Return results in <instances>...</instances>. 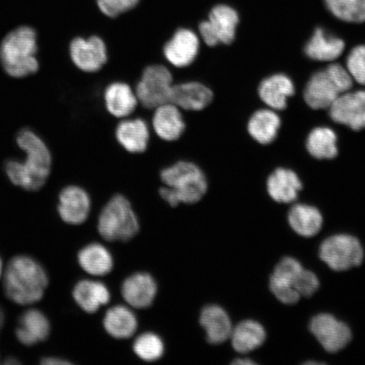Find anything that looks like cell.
<instances>
[{
  "label": "cell",
  "instance_id": "ab89813d",
  "mask_svg": "<svg viewBox=\"0 0 365 365\" xmlns=\"http://www.w3.org/2000/svg\"><path fill=\"white\" fill-rule=\"evenodd\" d=\"M6 312H4V309L0 307V333H1L3 330V327H4V324H6ZM1 355H0V363H1Z\"/></svg>",
  "mask_w": 365,
  "mask_h": 365
},
{
  "label": "cell",
  "instance_id": "2e32d148",
  "mask_svg": "<svg viewBox=\"0 0 365 365\" xmlns=\"http://www.w3.org/2000/svg\"><path fill=\"white\" fill-rule=\"evenodd\" d=\"M342 93L339 82L327 68L312 76L305 88L304 98L310 108L326 109Z\"/></svg>",
  "mask_w": 365,
  "mask_h": 365
},
{
  "label": "cell",
  "instance_id": "277c9868",
  "mask_svg": "<svg viewBox=\"0 0 365 365\" xmlns=\"http://www.w3.org/2000/svg\"><path fill=\"white\" fill-rule=\"evenodd\" d=\"M38 51V35L33 27H17L0 43V65L13 78H25L39 70Z\"/></svg>",
  "mask_w": 365,
  "mask_h": 365
},
{
  "label": "cell",
  "instance_id": "30bf717a",
  "mask_svg": "<svg viewBox=\"0 0 365 365\" xmlns=\"http://www.w3.org/2000/svg\"><path fill=\"white\" fill-rule=\"evenodd\" d=\"M68 53L75 66L85 73L99 71L108 59L106 43L98 36L73 39Z\"/></svg>",
  "mask_w": 365,
  "mask_h": 365
},
{
  "label": "cell",
  "instance_id": "9a60e30c",
  "mask_svg": "<svg viewBox=\"0 0 365 365\" xmlns=\"http://www.w3.org/2000/svg\"><path fill=\"white\" fill-rule=\"evenodd\" d=\"M200 50V39L193 31L180 29L163 46L166 61L176 68L192 65Z\"/></svg>",
  "mask_w": 365,
  "mask_h": 365
},
{
  "label": "cell",
  "instance_id": "e0dca14e",
  "mask_svg": "<svg viewBox=\"0 0 365 365\" xmlns=\"http://www.w3.org/2000/svg\"><path fill=\"white\" fill-rule=\"evenodd\" d=\"M214 98L213 91L199 81L173 84L170 102L182 110L199 112L207 108Z\"/></svg>",
  "mask_w": 365,
  "mask_h": 365
},
{
  "label": "cell",
  "instance_id": "f35d334b",
  "mask_svg": "<svg viewBox=\"0 0 365 365\" xmlns=\"http://www.w3.org/2000/svg\"><path fill=\"white\" fill-rule=\"evenodd\" d=\"M1 363L6 365L21 364V361L16 356H8V357L1 359Z\"/></svg>",
  "mask_w": 365,
  "mask_h": 365
},
{
  "label": "cell",
  "instance_id": "3957f363",
  "mask_svg": "<svg viewBox=\"0 0 365 365\" xmlns=\"http://www.w3.org/2000/svg\"><path fill=\"white\" fill-rule=\"evenodd\" d=\"M160 178L164 184L159 190L160 196L173 207L181 203H197L208 190L207 177L192 162H177L164 168Z\"/></svg>",
  "mask_w": 365,
  "mask_h": 365
},
{
  "label": "cell",
  "instance_id": "cb8c5ba5",
  "mask_svg": "<svg viewBox=\"0 0 365 365\" xmlns=\"http://www.w3.org/2000/svg\"><path fill=\"white\" fill-rule=\"evenodd\" d=\"M72 295L76 304L88 314L98 312L111 299L110 292L103 282L86 279L77 282Z\"/></svg>",
  "mask_w": 365,
  "mask_h": 365
},
{
  "label": "cell",
  "instance_id": "1f68e13d",
  "mask_svg": "<svg viewBox=\"0 0 365 365\" xmlns=\"http://www.w3.org/2000/svg\"><path fill=\"white\" fill-rule=\"evenodd\" d=\"M337 136L334 131L328 127H318L310 132L307 148L312 157L317 159H332L339 154Z\"/></svg>",
  "mask_w": 365,
  "mask_h": 365
},
{
  "label": "cell",
  "instance_id": "74e56055",
  "mask_svg": "<svg viewBox=\"0 0 365 365\" xmlns=\"http://www.w3.org/2000/svg\"><path fill=\"white\" fill-rule=\"evenodd\" d=\"M40 364L43 365H70L71 362L66 359L56 357V356H46L40 359Z\"/></svg>",
  "mask_w": 365,
  "mask_h": 365
},
{
  "label": "cell",
  "instance_id": "60d3db41",
  "mask_svg": "<svg viewBox=\"0 0 365 365\" xmlns=\"http://www.w3.org/2000/svg\"><path fill=\"white\" fill-rule=\"evenodd\" d=\"M234 364H244V365H253L255 364L252 360H250L249 359H236L234 362H232Z\"/></svg>",
  "mask_w": 365,
  "mask_h": 365
},
{
  "label": "cell",
  "instance_id": "5b68a950",
  "mask_svg": "<svg viewBox=\"0 0 365 365\" xmlns=\"http://www.w3.org/2000/svg\"><path fill=\"white\" fill-rule=\"evenodd\" d=\"M100 235L107 241H128L140 230L138 218L129 200L116 195L105 205L98 223Z\"/></svg>",
  "mask_w": 365,
  "mask_h": 365
},
{
  "label": "cell",
  "instance_id": "7a4b0ae2",
  "mask_svg": "<svg viewBox=\"0 0 365 365\" xmlns=\"http://www.w3.org/2000/svg\"><path fill=\"white\" fill-rule=\"evenodd\" d=\"M1 282L7 299L19 307H29L43 299L49 277L38 259L30 255L19 254L6 264Z\"/></svg>",
  "mask_w": 365,
  "mask_h": 365
},
{
  "label": "cell",
  "instance_id": "83f0119b",
  "mask_svg": "<svg viewBox=\"0 0 365 365\" xmlns=\"http://www.w3.org/2000/svg\"><path fill=\"white\" fill-rule=\"evenodd\" d=\"M82 270L91 276L108 275L113 267L112 255L106 247L98 243L85 246L77 255Z\"/></svg>",
  "mask_w": 365,
  "mask_h": 365
},
{
  "label": "cell",
  "instance_id": "d6986e66",
  "mask_svg": "<svg viewBox=\"0 0 365 365\" xmlns=\"http://www.w3.org/2000/svg\"><path fill=\"white\" fill-rule=\"evenodd\" d=\"M152 124L155 133L168 143L179 140L186 129L181 109L170 102L154 109Z\"/></svg>",
  "mask_w": 365,
  "mask_h": 365
},
{
  "label": "cell",
  "instance_id": "4316f807",
  "mask_svg": "<svg viewBox=\"0 0 365 365\" xmlns=\"http://www.w3.org/2000/svg\"><path fill=\"white\" fill-rule=\"evenodd\" d=\"M104 329L116 339H130L138 327L135 314L124 305L109 309L103 319Z\"/></svg>",
  "mask_w": 365,
  "mask_h": 365
},
{
  "label": "cell",
  "instance_id": "e575fe53",
  "mask_svg": "<svg viewBox=\"0 0 365 365\" xmlns=\"http://www.w3.org/2000/svg\"><path fill=\"white\" fill-rule=\"evenodd\" d=\"M346 70L354 81L365 85V45L355 47L346 58Z\"/></svg>",
  "mask_w": 365,
  "mask_h": 365
},
{
  "label": "cell",
  "instance_id": "b9f144b4",
  "mask_svg": "<svg viewBox=\"0 0 365 365\" xmlns=\"http://www.w3.org/2000/svg\"><path fill=\"white\" fill-rule=\"evenodd\" d=\"M4 268H6V264H4L3 258L0 257V281L2 280V277L4 272Z\"/></svg>",
  "mask_w": 365,
  "mask_h": 365
},
{
  "label": "cell",
  "instance_id": "9c48e42d",
  "mask_svg": "<svg viewBox=\"0 0 365 365\" xmlns=\"http://www.w3.org/2000/svg\"><path fill=\"white\" fill-rule=\"evenodd\" d=\"M309 328L323 349L331 354L344 349L352 339L349 326L330 314H317L312 319Z\"/></svg>",
  "mask_w": 365,
  "mask_h": 365
},
{
  "label": "cell",
  "instance_id": "603a6c76",
  "mask_svg": "<svg viewBox=\"0 0 365 365\" xmlns=\"http://www.w3.org/2000/svg\"><path fill=\"white\" fill-rule=\"evenodd\" d=\"M267 191L272 199L278 203H291L298 198L303 188L298 175L287 168H277L269 176Z\"/></svg>",
  "mask_w": 365,
  "mask_h": 365
},
{
  "label": "cell",
  "instance_id": "d590c367",
  "mask_svg": "<svg viewBox=\"0 0 365 365\" xmlns=\"http://www.w3.org/2000/svg\"><path fill=\"white\" fill-rule=\"evenodd\" d=\"M139 0H98L99 10L110 18H115L134 9Z\"/></svg>",
  "mask_w": 365,
  "mask_h": 365
},
{
  "label": "cell",
  "instance_id": "44dd1931",
  "mask_svg": "<svg viewBox=\"0 0 365 365\" xmlns=\"http://www.w3.org/2000/svg\"><path fill=\"white\" fill-rule=\"evenodd\" d=\"M200 324L209 344H221L230 339L232 326L230 316L216 304L207 305L200 316Z\"/></svg>",
  "mask_w": 365,
  "mask_h": 365
},
{
  "label": "cell",
  "instance_id": "484cf974",
  "mask_svg": "<svg viewBox=\"0 0 365 365\" xmlns=\"http://www.w3.org/2000/svg\"><path fill=\"white\" fill-rule=\"evenodd\" d=\"M344 48V40L317 29L305 46L304 52L313 61L331 62L341 56Z\"/></svg>",
  "mask_w": 365,
  "mask_h": 365
},
{
  "label": "cell",
  "instance_id": "ac0fdd59",
  "mask_svg": "<svg viewBox=\"0 0 365 365\" xmlns=\"http://www.w3.org/2000/svg\"><path fill=\"white\" fill-rule=\"evenodd\" d=\"M158 285L148 273L138 272L123 282L121 294L125 302L135 309H147L156 299Z\"/></svg>",
  "mask_w": 365,
  "mask_h": 365
},
{
  "label": "cell",
  "instance_id": "d6a6232c",
  "mask_svg": "<svg viewBox=\"0 0 365 365\" xmlns=\"http://www.w3.org/2000/svg\"><path fill=\"white\" fill-rule=\"evenodd\" d=\"M333 16L342 21L365 22V0H324Z\"/></svg>",
  "mask_w": 365,
  "mask_h": 365
},
{
  "label": "cell",
  "instance_id": "5bb4252c",
  "mask_svg": "<svg viewBox=\"0 0 365 365\" xmlns=\"http://www.w3.org/2000/svg\"><path fill=\"white\" fill-rule=\"evenodd\" d=\"M91 211V199L80 186L68 185L58 195L57 212L63 222L81 225L88 220Z\"/></svg>",
  "mask_w": 365,
  "mask_h": 365
},
{
  "label": "cell",
  "instance_id": "8d00e7d4",
  "mask_svg": "<svg viewBox=\"0 0 365 365\" xmlns=\"http://www.w3.org/2000/svg\"><path fill=\"white\" fill-rule=\"evenodd\" d=\"M319 282L316 274L304 268L295 282V289L300 297L312 296L318 290Z\"/></svg>",
  "mask_w": 365,
  "mask_h": 365
},
{
  "label": "cell",
  "instance_id": "ba28073f",
  "mask_svg": "<svg viewBox=\"0 0 365 365\" xmlns=\"http://www.w3.org/2000/svg\"><path fill=\"white\" fill-rule=\"evenodd\" d=\"M240 16L234 8L218 4L209 14L208 20L200 22L199 34L205 45L216 47L234 42Z\"/></svg>",
  "mask_w": 365,
  "mask_h": 365
},
{
  "label": "cell",
  "instance_id": "52a82bcc",
  "mask_svg": "<svg viewBox=\"0 0 365 365\" xmlns=\"http://www.w3.org/2000/svg\"><path fill=\"white\" fill-rule=\"evenodd\" d=\"M319 258L336 272L358 267L364 259V249L355 237L336 235L329 237L319 247Z\"/></svg>",
  "mask_w": 365,
  "mask_h": 365
},
{
  "label": "cell",
  "instance_id": "4fadbf2b",
  "mask_svg": "<svg viewBox=\"0 0 365 365\" xmlns=\"http://www.w3.org/2000/svg\"><path fill=\"white\" fill-rule=\"evenodd\" d=\"M332 120L354 130L365 129V91L342 93L331 104Z\"/></svg>",
  "mask_w": 365,
  "mask_h": 365
},
{
  "label": "cell",
  "instance_id": "8fae6325",
  "mask_svg": "<svg viewBox=\"0 0 365 365\" xmlns=\"http://www.w3.org/2000/svg\"><path fill=\"white\" fill-rule=\"evenodd\" d=\"M51 333V323L42 309L27 307L17 319L15 336L22 346H34L47 341Z\"/></svg>",
  "mask_w": 365,
  "mask_h": 365
},
{
  "label": "cell",
  "instance_id": "6da1fadb",
  "mask_svg": "<svg viewBox=\"0 0 365 365\" xmlns=\"http://www.w3.org/2000/svg\"><path fill=\"white\" fill-rule=\"evenodd\" d=\"M16 144L25 153L23 160L9 159L4 172L12 185L36 192L42 190L52 170L53 158L47 144L33 130L18 132Z\"/></svg>",
  "mask_w": 365,
  "mask_h": 365
},
{
  "label": "cell",
  "instance_id": "7402d4cb",
  "mask_svg": "<svg viewBox=\"0 0 365 365\" xmlns=\"http://www.w3.org/2000/svg\"><path fill=\"white\" fill-rule=\"evenodd\" d=\"M104 104L107 111L117 118H126L138 105L135 91L125 82H113L104 91Z\"/></svg>",
  "mask_w": 365,
  "mask_h": 365
},
{
  "label": "cell",
  "instance_id": "8992f818",
  "mask_svg": "<svg viewBox=\"0 0 365 365\" xmlns=\"http://www.w3.org/2000/svg\"><path fill=\"white\" fill-rule=\"evenodd\" d=\"M173 86L170 71L163 65H152L143 71L135 93L141 106L155 109L170 102Z\"/></svg>",
  "mask_w": 365,
  "mask_h": 365
},
{
  "label": "cell",
  "instance_id": "7c38bea8",
  "mask_svg": "<svg viewBox=\"0 0 365 365\" xmlns=\"http://www.w3.org/2000/svg\"><path fill=\"white\" fill-rule=\"evenodd\" d=\"M304 267L296 259L285 257L277 264L270 278L272 293L282 304H294L301 297L295 289V282Z\"/></svg>",
  "mask_w": 365,
  "mask_h": 365
},
{
  "label": "cell",
  "instance_id": "836d02e7",
  "mask_svg": "<svg viewBox=\"0 0 365 365\" xmlns=\"http://www.w3.org/2000/svg\"><path fill=\"white\" fill-rule=\"evenodd\" d=\"M133 349L140 359L154 362L161 359L164 354V344L159 336L153 332H145L135 339Z\"/></svg>",
  "mask_w": 365,
  "mask_h": 365
},
{
  "label": "cell",
  "instance_id": "d4e9b609",
  "mask_svg": "<svg viewBox=\"0 0 365 365\" xmlns=\"http://www.w3.org/2000/svg\"><path fill=\"white\" fill-rule=\"evenodd\" d=\"M294 82L289 76L276 74L267 77L259 86V96L274 110L286 108L287 99L294 94Z\"/></svg>",
  "mask_w": 365,
  "mask_h": 365
},
{
  "label": "cell",
  "instance_id": "ffe728a7",
  "mask_svg": "<svg viewBox=\"0 0 365 365\" xmlns=\"http://www.w3.org/2000/svg\"><path fill=\"white\" fill-rule=\"evenodd\" d=\"M115 137L127 153H143L148 148L149 127L143 118H124L116 127Z\"/></svg>",
  "mask_w": 365,
  "mask_h": 365
},
{
  "label": "cell",
  "instance_id": "4dcf8cb0",
  "mask_svg": "<svg viewBox=\"0 0 365 365\" xmlns=\"http://www.w3.org/2000/svg\"><path fill=\"white\" fill-rule=\"evenodd\" d=\"M281 126V120L271 109H261L255 112L248 123V131L257 143L270 144L277 138Z\"/></svg>",
  "mask_w": 365,
  "mask_h": 365
},
{
  "label": "cell",
  "instance_id": "f1b7e54d",
  "mask_svg": "<svg viewBox=\"0 0 365 365\" xmlns=\"http://www.w3.org/2000/svg\"><path fill=\"white\" fill-rule=\"evenodd\" d=\"M266 337L267 333L262 324L253 319H246L232 328L230 339L237 352L247 354L259 348Z\"/></svg>",
  "mask_w": 365,
  "mask_h": 365
},
{
  "label": "cell",
  "instance_id": "f546056e",
  "mask_svg": "<svg viewBox=\"0 0 365 365\" xmlns=\"http://www.w3.org/2000/svg\"><path fill=\"white\" fill-rule=\"evenodd\" d=\"M289 223L293 230L300 236L310 238L321 231L323 217L321 212L312 205L297 204L290 209Z\"/></svg>",
  "mask_w": 365,
  "mask_h": 365
}]
</instances>
